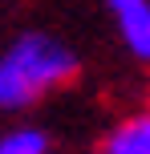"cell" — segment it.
I'll return each mask as SVG.
<instances>
[{
  "label": "cell",
  "mask_w": 150,
  "mask_h": 154,
  "mask_svg": "<svg viewBox=\"0 0 150 154\" xmlns=\"http://www.w3.org/2000/svg\"><path fill=\"white\" fill-rule=\"evenodd\" d=\"M73 77H77V57L61 41L29 32L12 41V49L0 57V109H20Z\"/></svg>",
  "instance_id": "1"
},
{
  "label": "cell",
  "mask_w": 150,
  "mask_h": 154,
  "mask_svg": "<svg viewBox=\"0 0 150 154\" xmlns=\"http://www.w3.org/2000/svg\"><path fill=\"white\" fill-rule=\"evenodd\" d=\"M106 4H110L130 53L150 65V0H106Z\"/></svg>",
  "instance_id": "2"
},
{
  "label": "cell",
  "mask_w": 150,
  "mask_h": 154,
  "mask_svg": "<svg viewBox=\"0 0 150 154\" xmlns=\"http://www.w3.org/2000/svg\"><path fill=\"white\" fill-rule=\"evenodd\" d=\"M97 154H150V114L126 118L122 126H114L102 138Z\"/></svg>",
  "instance_id": "3"
},
{
  "label": "cell",
  "mask_w": 150,
  "mask_h": 154,
  "mask_svg": "<svg viewBox=\"0 0 150 154\" xmlns=\"http://www.w3.org/2000/svg\"><path fill=\"white\" fill-rule=\"evenodd\" d=\"M0 154H49V138L41 130H12L0 138Z\"/></svg>",
  "instance_id": "4"
}]
</instances>
